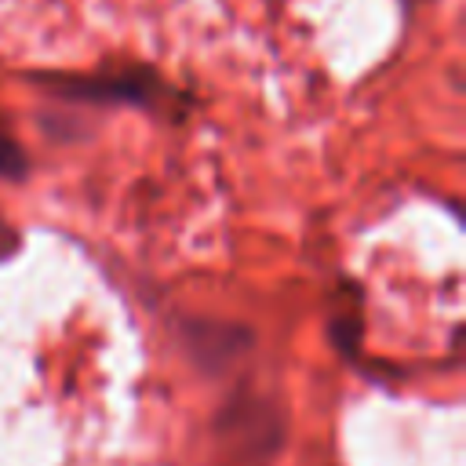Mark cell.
<instances>
[{
  "label": "cell",
  "mask_w": 466,
  "mask_h": 466,
  "mask_svg": "<svg viewBox=\"0 0 466 466\" xmlns=\"http://www.w3.org/2000/svg\"><path fill=\"white\" fill-rule=\"evenodd\" d=\"M51 91H66L73 98H87V95H124V98H146V80H131V76H116L109 84L87 80V76H51L47 80Z\"/></svg>",
  "instance_id": "cell-1"
},
{
  "label": "cell",
  "mask_w": 466,
  "mask_h": 466,
  "mask_svg": "<svg viewBox=\"0 0 466 466\" xmlns=\"http://www.w3.org/2000/svg\"><path fill=\"white\" fill-rule=\"evenodd\" d=\"M11 248H15V233H11V229L0 222V255H7Z\"/></svg>",
  "instance_id": "cell-2"
}]
</instances>
